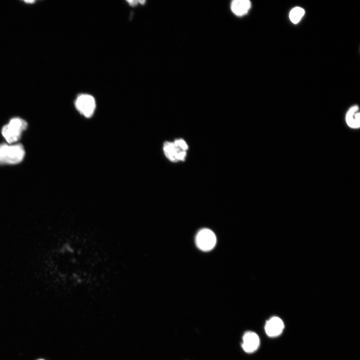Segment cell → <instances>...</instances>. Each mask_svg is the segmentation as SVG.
Segmentation results:
<instances>
[{
  "instance_id": "cell-1",
  "label": "cell",
  "mask_w": 360,
  "mask_h": 360,
  "mask_svg": "<svg viewBox=\"0 0 360 360\" xmlns=\"http://www.w3.org/2000/svg\"><path fill=\"white\" fill-rule=\"evenodd\" d=\"M25 154L20 144H0V164H16L22 160Z\"/></svg>"
},
{
  "instance_id": "cell-2",
  "label": "cell",
  "mask_w": 360,
  "mask_h": 360,
  "mask_svg": "<svg viewBox=\"0 0 360 360\" xmlns=\"http://www.w3.org/2000/svg\"><path fill=\"white\" fill-rule=\"evenodd\" d=\"M27 126V122L23 119L14 118L3 126L2 134L8 144H12L20 140L22 132Z\"/></svg>"
},
{
  "instance_id": "cell-3",
  "label": "cell",
  "mask_w": 360,
  "mask_h": 360,
  "mask_svg": "<svg viewBox=\"0 0 360 360\" xmlns=\"http://www.w3.org/2000/svg\"><path fill=\"white\" fill-rule=\"evenodd\" d=\"M74 104L78 111L86 118L92 116L96 106L94 98L88 94H82L78 96Z\"/></svg>"
},
{
  "instance_id": "cell-4",
  "label": "cell",
  "mask_w": 360,
  "mask_h": 360,
  "mask_svg": "<svg viewBox=\"0 0 360 360\" xmlns=\"http://www.w3.org/2000/svg\"><path fill=\"white\" fill-rule=\"evenodd\" d=\"M196 242L197 246L200 249L204 251H208L215 246L216 236L211 230L204 228L197 234Z\"/></svg>"
},
{
  "instance_id": "cell-5",
  "label": "cell",
  "mask_w": 360,
  "mask_h": 360,
  "mask_svg": "<svg viewBox=\"0 0 360 360\" xmlns=\"http://www.w3.org/2000/svg\"><path fill=\"white\" fill-rule=\"evenodd\" d=\"M163 148L166 156L172 162L183 160L186 156V151L178 146L174 142H166Z\"/></svg>"
},
{
  "instance_id": "cell-6",
  "label": "cell",
  "mask_w": 360,
  "mask_h": 360,
  "mask_svg": "<svg viewBox=\"0 0 360 360\" xmlns=\"http://www.w3.org/2000/svg\"><path fill=\"white\" fill-rule=\"evenodd\" d=\"M284 328V322L278 316L270 318L266 321L264 326L266 334L270 337L279 336L282 332Z\"/></svg>"
},
{
  "instance_id": "cell-7",
  "label": "cell",
  "mask_w": 360,
  "mask_h": 360,
  "mask_svg": "<svg viewBox=\"0 0 360 360\" xmlns=\"http://www.w3.org/2000/svg\"><path fill=\"white\" fill-rule=\"evenodd\" d=\"M260 342V338L256 333L248 331L242 336V346L246 352H253L258 348Z\"/></svg>"
},
{
  "instance_id": "cell-8",
  "label": "cell",
  "mask_w": 360,
  "mask_h": 360,
  "mask_svg": "<svg viewBox=\"0 0 360 360\" xmlns=\"http://www.w3.org/2000/svg\"><path fill=\"white\" fill-rule=\"evenodd\" d=\"M346 122L350 128H358L360 127V114L358 106L354 105L348 110L346 115Z\"/></svg>"
},
{
  "instance_id": "cell-9",
  "label": "cell",
  "mask_w": 360,
  "mask_h": 360,
  "mask_svg": "<svg viewBox=\"0 0 360 360\" xmlns=\"http://www.w3.org/2000/svg\"><path fill=\"white\" fill-rule=\"evenodd\" d=\"M251 7V3L248 0H234L230 4L232 12L238 16H242L248 13Z\"/></svg>"
},
{
  "instance_id": "cell-10",
  "label": "cell",
  "mask_w": 360,
  "mask_h": 360,
  "mask_svg": "<svg viewBox=\"0 0 360 360\" xmlns=\"http://www.w3.org/2000/svg\"><path fill=\"white\" fill-rule=\"evenodd\" d=\"M304 10L298 6L293 8L290 12L289 18L290 21L294 24H298L304 14Z\"/></svg>"
},
{
  "instance_id": "cell-11",
  "label": "cell",
  "mask_w": 360,
  "mask_h": 360,
  "mask_svg": "<svg viewBox=\"0 0 360 360\" xmlns=\"http://www.w3.org/2000/svg\"><path fill=\"white\" fill-rule=\"evenodd\" d=\"M174 142L182 150H186L188 148V146L184 140L182 139H178L175 140Z\"/></svg>"
},
{
  "instance_id": "cell-12",
  "label": "cell",
  "mask_w": 360,
  "mask_h": 360,
  "mask_svg": "<svg viewBox=\"0 0 360 360\" xmlns=\"http://www.w3.org/2000/svg\"><path fill=\"white\" fill-rule=\"evenodd\" d=\"M128 2L132 6H136L138 2H140L139 0H128Z\"/></svg>"
},
{
  "instance_id": "cell-13",
  "label": "cell",
  "mask_w": 360,
  "mask_h": 360,
  "mask_svg": "<svg viewBox=\"0 0 360 360\" xmlns=\"http://www.w3.org/2000/svg\"></svg>"
}]
</instances>
